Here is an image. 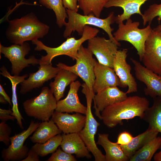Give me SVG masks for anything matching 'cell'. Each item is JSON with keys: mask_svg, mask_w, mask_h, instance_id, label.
<instances>
[{"mask_svg": "<svg viewBox=\"0 0 161 161\" xmlns=\"http://www.w3.org/2000/svg\"><path fill=\"white\" fill-rule=\"evenodd\" d=\"M127 52L126 49L118 50L113 63V69L120 80L121 87L128 88L127 94L137 91V84L131 72V67L126 61Z\"/></svg>", "mask_w": 161, "mask_h": 161, "instance_id": "5bb4252c", "label": "cell"}, {"mask_svg": "<svg viewBox=\"0 0 161 161\" xmlns=\"http://www.w3.org/2000/svg\"><path fill=\"white\" fill-rule=\"evenodd\" d=\"M39 156L32 148L28 151L27 156L21 161H39Z\"/></svg>", "mask_w": 161, "mask_h": 161, "instance_id": "74e56055", "label": "cell"}, {"mask_svg": "<svg viewBox=\"0 0 161 161\" xmlns=\"http://www.w3.org/2000/svg\"><path fill=\"white\" fill-rule=\"evenodd\" d=\"M62 139V135L58 134L50 139L44 143H36L31 148L39 156L44 157L55 152L59 146L60 145Z\"/></svg>", "mask_w": 161, "mask_h": 161, "instance_id": "4dcf8cb0", "label": "cell"}, {"mask_svg": "<svg viewBox=\"0 0 161 161\" xmlns=\"http://www.w3.org/2000/svg\"><path fill=\"white\" fill-rule=\"evenodd\" d=\"M81 86L80 83L78 80L72 82L70 84V89L66 97L57 101L55 111L68 113L75 112L85 115L87 107L80 103L78 95V91Z\"/></svg>", "mask_w": 161, "mask_h": 161, "instance_id": "d6986e66", "label": "cell"}, {"mask_svg": "<svg viewBox=\"0 0 161 161\" xmlns=\"http://www.w3.org/2000/svg\"><path fill=\"white\" fill-rule=\"evenodd\" d=\"M153 99V105L145 112L142 119L148 123L149 127L161 134V99L158 97Z\"/></svg>", "mask_w": 161, "mask_h": 161, "instance_id": "4316f807", "label": "cell"}, {"mask_svg": "<svg viewBox=\"0 0 161 161\" xmlns=\"http://www.w3.org/2000/svg\"><path fill=\"white\" fill-rule=\"evenodd\" d=\"M93 55L87 48L84 47L82 45L78 50L75 65L69 66L59 62L56 65L61 69L69 70L80 77L90 91L94 93L93 86L95 79L94 68L97 61L93 58Z\"/></svg>", "mask_w": 161, "mask_h": 161, "instance_id": "ba28073f", "label": "cell"}, {"mask_svg": "<svg viewBox=\"0 0 161 161\" xmlns=\"http://www.w3.org/2000/svg\"><path fill=\"white\" fill-rule=\"evenodd\" d=\"M0 102L3 104L8 103L4 97L1 95H0Z\"/></svg>", "mask_w": 161, "mask_h": 161, "instance_id": "60d3db41", "label": "cell"}, {"mask_svg": "<svg viewBox=\"0 0 161 161\" xmlns=\"http://www.w3.org/2000/svg\"><path fill=\"white\" fill-rule=\"evenodd\" d=\"M154 30L161 32V24L153 29Z\"/></svg>", "mask_w": 161, "mask_h": 161, "instance_id": "b9f144b4", "label": "cell"}, {"mask_svg": "<svg viewBox=\"0 0 161 161\" xmlns=\"http://www.w3.org/2000/svg\"><path fill=\"white\" fill-rule=\"evenodd\" d=\"M126 20L125 24L123 22L118 24V29L113 33V36L118 42L125 41L131 44L137 50L141 61L144 53L145 41L152 29L150 25L145 28L140 29L139 22H133L130 18Z\"/></svg>", "mask_w": 161, "mask_h": 161, "instance_id": "8992f818", "label": "cell"}, {"mask_svg": "<svg viewBox=\"0 0 161 161\" xmlns=\"http://www.w3.org/2000/svg\"><path fill=\"white\" fill-rule=\"evenodd\" d=\"M46 161H76L77 160L72 154L62 151L59 148Z\"/></svg>", "mask_w": 161, "mask_h": 161, "instance_id": "d6a6232c", "label": "cell"}, {"mask_svg": "<svg viewBox=\"0 0 161 161\" xmlns=\"http://www.w3.org/2000/svg\"><path fill=\"white\" fill-rule=\"evenodd\" d=\"M40 123L32 120L27 129L10 137V145L7 148H3L1 151L2 157L4 160L17 161L26 157L29 149L26 145H24V143L34 132Z\"/></svg>", "mask_w": 161, "mask_h": 161, "instance_id": "30bf717a", "label": "cell"}, {"mask_svg": "<svg viewBox=\"0 0 161 161\" xmlns=\"http://www.w3.org/2000/svg\"><path fill=\"white\" fill-rule=\"evenodd\" d=\"M130 60L134 65L136 78L146 85L145 94L153 98L158 97L161 99V75L148 69L134 59Z\"/></svg>", "mask_w": 161, "mask_h": 161, "instance_id": "4fadbf2b", "label": "cell"}, {"mask_svg": "<svg viewBox=\"0 0 161 161\" xmlns=\"http://www.w3.org/2000/svg\"><path fill=\"white\" fill-rule=\"evenodd\" d=\"M141 61L146 68L161 75V32L152 29L145 41Z\"/></svg>", "mask_w": 161, "mask_h": 161, "instance_id": "8fae6325", "label": "cell"}, {"mask_svg": "<svg viewBox=\"0 0 161 161\" xmlns=\"http://www.w3.org/2000/svg\"><path fill=\"white\" fill-rule=\"evenodd\" d=\"M7 21L6 37L10 42L15 44H21L27 41L42 38L49 29V27L41 21L32 12L20 18Z\"/></svg>", "mask_w": 161, "mask_h": 161, "instance_id": "7a4b0ae2", "label": "cell"}, {"mask_svg": "<svg viewBox=\"0 0 161 161\" xmlns=\"http://www.w3.org/2000/svg\"><path fill=\"white\" fill-rule=\"evenodd\" d=\"M95 79L93 86L94 93L109 87H121L120 80L114 69L97 61L94 68Z\"/></svg>", "mask_w": 161, "mask_h": 161, "instance_id": "ac0fdd59", "label": "cell"}, {"mask_svg": "<svg viewBox=\"0 0 161 161\" xmlns=\"http://www.w3.org/2000/svg\"><path fill=\"white\" fill-rule=\"evenodd\" d=\"M61 132L51 119L40 123L30 139L34 143H43Z\"/></svg>", "mask_w": 161, "mask_h": 161, "instance_id": "484cf974", "label": "cell"}, {"mask_svg": "<svg viewBox=\"0 0 161 161\" xmlns=\"http://www.w3.org/2000/svg\"><path fill=\"white\" fill-rule=\"evenodd\" d=\"M83 30L82 35L80 38L76 39L74 37H69L56 47L46 46L38 39L32 41V43L36 45L35 50L38 51L44 50L47 53L45 56H42L39 59V64H51L54 58L62 55H67L73 60H76L78 50L82 44L96 36L99 32L98 29L89 25L85 26Z\"/></svg>", "mask_w": 161, "mask_h": 161, "instance_id": "3957f363", "label": "cell"}, {"mask_svg": "<svg viewBox=\"0 0 161 161\" xmlns=\"http://www.w3.org/2000/svg\"><path fill=\"white\" fill-rule=\"evenodd\" d=\"M109 0H78V5L83 15H93L100 18L101 13Z\"/></svg>", "mask_w": 161, "mask_h": 161, "instance_id": "f546056e", "label": "cell"}, {"mask_svg": "<svg viewBox=\"0 0 161 161\" xmlns=\"http://www.w3.org/2000/svg\"><path fill=\"white\" fill-rule=\"evenodd\" d=\"M60 145L64 151L75 154L77 158H91L90 151L78 133L64 134Z\"/></svg>", "mask_w": 161, "mask_h": 161, "instance_id": "ffe728a7", "label": "cell"}, {"mask_svg": "<svg viewBox=\"0 0 161 161\" xmlns=\"http://www.w3.org/2000/svg\"><path fill=\"white\" fill-rule=\"evenodd\" d=\"M127 97L126 92L121 91L117 86L108 87L98 92L93 98L96 115L101 120L100 112L111 104L124 100Z\"/></svg>", "mask_w": 161, "mask_h": 161, "instance_id": "e0dca14e", "label": "cell"}, {"mask_svg": "<svg viewBox=\"0 0 161 161\" xmlns=\"http://www.w3.org/2000/svg\"><path fill=\"white\" fill-rule=\"evenodd\" d=\"M1 71L0 74L3 76L8 78L10 81L12 86V99L13 111L11 115L15 116L17 121L18 124L21 129H23L24 127L22 122V120L24 119L20 112L18 106L17 94L16 87L17 85L23 81L26 78L29 76L27 74H25L22 76L11 75L4 66H2L0 68Z\"/></svg>", "mask_w": 161, "mask_h": 161, "instance_id": "d4e9b609", "label": "cell"}, {"mask_svg": "<svg viewBox=\"0 0 161 161\" xmlns=\"http://www.w3.org/2000/svg\"><path fill=\"white\" fill-rule=\"evenodd\" d=\"M154 159L155 161H161V151L155 154Z\"/></svg>", "mask_w": 161, "mask_h": 161, "instance_id": "ab89813d", "label": "cell"}, {"mask_svg": "<svg viewBox=\"0 0 161 161\" xmlns=\"http://www.w3.org/2000/svg\"><path fill=\"white\" fill-rule=\"evenodd\" d=\"M40 4L54 12L56 16V23L59 28L65 25V19L68 18L66 9L62 0H39Z\"/></svg>", "mask_w": 161, "mask_h": 161, "instance_id": "f1b7e54d", "label": "cell"}, {"mask_svg": "<svg viewBox=\"0 0 161 161\" xmlns=\"http://www.w3.org/2000/svg\"><path fill=\"white\" fill-rule=\"evenodd\" d=\"M133 137L132 135L129 132L123 131L119 134L116 143L120 145H126L131 141Z\"/></svg>", "mask_w": 161, "mask_h": 161, "instance_id": "e575fe53", "label": "cell"}, {"mask_svg": "<svg viewBox=\"0 0 161 161\" xmlns=\"http://www.w3.org/2000/svg\"><path fill=\"white\" fill-rule=\"evenodd\" d=\"M161 147V137H157L137 151L130 161H150L157 150Z\"/></svg>", "mask_w": 161, "mask_h": 161, "instance_id": "83f0119b", "label": "cell"}, {"mask_svg": "<svg viewBox=\"0 0 161 161\" xmlns=\"http://www.w3.org/2000/svg\"><path fill=\"white\" fill-rule=\"evenodd\" d=\"M149 106V101L144 97L137 95L127 97L124 100L106 108L101 112V120L107 127L113 128L122 125L124 120L137 117L142 119Z\"/></svg>", "mask_w": 161, "mask_h": 161, "instance_id": "6da1fadb", "label": "cell"}, {"mask_svg": "<svg viewBox=\"0 0 161 161\" xmlns=\"http://www.w3.org/2000/svg\"><path fill=\"white\" fill-rule=\"evenodd\" d=\"M109 134H98L96 143L101 145L104 150L105 161H127L129 158L126 155L120 145L111 141L109 139Z\"/></svg>", "mask_w": 161, "mask_h": 161, "instance_id": "7402d4cb", "label": "cell"}, {"mask_svg": "<svg viewBox=\"0 0 161 161\" xmlns=\"http://www.w3.org/2000/svg\"><path fill=\"white\" fill-rule=\"evenodd\" d=\"M78 76L72 72L61 69L56 75L53 82L49 84L50 90L57 101L64 96L66 87L77 79Z\"/></svg>", "mask_w": 161, "mask_h": 161, "instance_id": "603a6c76", "label": "cell"}, {"mask_svg": "<svg viewBox=\"0 0 161 161\" xmlns=\"http://www.w3.org/2000/svg\"><path fill=\"white\" fill-rule=\"evenodd\" d=\"M82 92L85 95L87 103V112L85 126L78 134L88 149L94 157L95 161H105L104 155L97 147L95 141V135L100 124L95 119L91 110L92 100L95 94L92 92L85 83L81 85Z\"/></svg>", "mask_w": 161, "mask_h": 161, "instance_id": "5b68a950", "label": "cell"}, {"mask_svg": "<svg viewBox=\"0 0 161 161\" xmlns=\"http://www.w3.org/2000/svg\"><path fill=\"white\" fill-rule=\"evenodd\" d=\"M64 7L66 9L77 12L79 8L77 4L78 0H62Z\"/></svg>", "mask_w": 161, "mask_h": 161, "instance_id": "d590c367", "label": "cell"}, {"mask_svg": "<svg viewBox=\"0 0 161 161\" xmlns=\"http://www.w3.org/2000/svg\"><path fill=\"white\" fill-rule=\"evenodd\" d=\"M57 102L50 89L45 86L42 88L38 96L26 100L23 105L28 116L44 121L49 120L52 117Z\"/></svg>", "mask_w": 161, "mask_h": 161, "instance_id": "52a82bcc", "label": "cell"}, {"mask_svg": "<svg viewBox=\"0 0 161 161\" xmlns=\"http://www.w3.org/2000/svg\"><path fill=\"white\" fill-rule=\"evenodd\" d=\"M119 46L110 39L96 36L88 40L87 48L98 62L113 69V63Z\"/></svg>", "mask_w": 161, "mask_h": 161, "instance_id": "7c38bea8", "label": "cell"}, {"mask_svg": "<svg viewBox=\"0 0 161 161\" xmlns=\"http://www.w3.org/2000/svg\"><path fill=\"white\" fill-rule=\"evenodd\" d=\"M11 131V128L5 122L2 121L0 123V141L8 145L10 142V136Z\"/></svg>", "mask_w": 161, "mask_h": 161, "instance_id": "836d02e7", "label": "cell"}, {"mask_svg": "<svg viewBox=\"0 0 161 161\" xmlns=\"http://www.w3.org/2000/svg\"><path fill=\"white\" fill-rule=\"evenodd\" d=\"M159 133L156 130L148 127L145 131L133 137L128 144L120 145L129 160L137 151L156 137Z\"/></svg>", "mask_w": 161, "mask_h": 161, "instance_id": "cb8c5ba5", "label": "cell"}, {"mask_svg": "<svg viewBox=\"0 0 161 161\" xmlns=\"http://www.w3.org/2000/svg\"><path fill=\"white\" fill-rule=\"evenodd\" d=\"M148 0H109L105 6L106 8L119 7L123 10V13L115 16V22L118 24L121 22L130 18L135 14L141 16L143 14L140 7L142 4ZM161 1V0H160Z\"/></svg>", "mask_w": 161, "mask_h": 161, "instance_id": "44dd1931", "label": "cell"}, {"mask_svg": "<svg viewBox=\"0 0 161 161\" xmlns=\"http://www.w3.org/2000/svg\"><path fill=\"white\" fill-rule=\"evenodd\" d=\"M31 48L27 42L21 44H13L9 47H4L0 44V53L4 55L11 64V74L19 75L22 70L31 64L35 66L39 64V59L31 55L28 58H25Z\"/></svg>", "mask_w": 161, "mask_h": 161, "instance_id": "9c48e42d", "label": "cell"}, {"mask_svg": "<svg viewBox=\"0 0 161 161\" xmlns=\"http://www.w3.org/2000/svg\"><path fill=\"white\" fill-rule=\"evenodd\" d=\"M66 10L68 21L64 25L65 29L63 33L64 38L70 37L72 32L75 31L79 35H82L85 26L92 25L103 30L107 33L109 39L119 47L120 46V43L115 39L112 33L114 29L111 28V25L115 22V16L113 12L110 13L106 18L102 19L92 14L82 15L67 9Z\"/></svg>", "mask_w": 161, "mask_h": 161, "instance_id": "277c9868", "label": "cell"}, {"mask_svg": "<svg viewBox=\"0 0 161 161\" xmlns=\"http://www.w3.org/2000/svg\"><path fill=\"white\" fill-rule=\"evenodd\" d=\"M0 94L2 96L8 103L12 106V102H11L10 97L8 95L2 86L0 85Z\"/></svg>", "mask_w": 161, "mask_h": 161, "instance_id": "f35d334b", "label": "cell"}, {"mask_svg": "<svg viewBox=\"0 0 161 161\" xmlns=\"http://www.w3.org/2000/svg\"><path fill=\"white\" fill-rule=\"evenodd\" d=\"M13 111L11 109H0V119L2 121L5 122L8 120H14L16 117L11 114Z\"/></svg>", "mask_w": 161, "mask_h": 161, "instance_id": "8d00e7d4", "label": "cell"}, {"mask_svg": "<svg viewBox=\"0 0 161 161\" xmlns=\"http://www.w3.org/2000/svg\"><path fill=\"white\" fill-rule=\"evenodd\" d=\"M51 119L64 134L78 133L85 126L86 116L79 113L71 114L55 111Z\"/></svg>", "mask_w": 161, "mask_h": 161, "instance_id": "2e32d148", "label": "cell"}, {"mask_svg": "<svg viewBox=\"0 0 161 161\" xmlns=\"http://www.w3.org/2000/svg\"><path fill=\"white\" fill-rule=\"evenodd\" d=\"M39 65L37 72L30 73L28 78L20 83L21 94H25L43 86L45 82L54 78L61 69L57 66L53 67L52 63L40 64Z\"/></svg>", "mask_w": 161, "mask_h": 161, "instance_id": "9a60e30c", "label": "cell"}, {"mask_svg": "<svg viewBox=\"0 0 161 161\" xmlns=\"http://www.w3.org/2000/svg\"><path fill=\"white\" fill-rule=\"evenodd\" d=\"M141 16L144 26L147 23L150 25L153 19L157 16L158 17L157 20L160 23L161 21V3L154 4L150 5Z\"/></svg>", "mask_w": 161, "mask_h": 161, "instance_id": "1f68e13d", "label": "cell"}]
</instances>
